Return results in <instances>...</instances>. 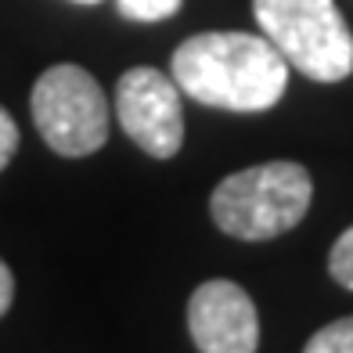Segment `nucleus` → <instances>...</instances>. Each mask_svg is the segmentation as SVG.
I'll return each instance as SVG.
<instances>
[{"label":"nucleus","mask_w":353,"mask_h":353,"mask_svg":"<svg viewBox=\"0 0 353 353\" xmlns=\"http://www.w3.org/2000/svg\"><path fill=\"white\" fill-rule=\"evenodd\" d=\"M173 83L223 112H267L288 87V61L267 37L199 33L173 51Z\"/></svg>","instance_id":"f257e3e1"},{"label":"nucleus","mask_w":353,"mask_h":353,"mask_svg":"<svg viewBox=\"0 0 353 353\" xmlns=\"http://www.w3.org/2000/svg\"><path fill=\"white\" fill-rule=\"evenodd\" d=\"M314 199V181L299 163H260L238 170L213 188L210 213L216 228L242 242H267L307 216Z\"/></svg>","instance_id":"f03ea898"},{"label":"nucleus","mask_w":353,"mask_h":353,"mask_svg":"<svg viewBox=\"0 0 353 353\" xmlns=\"http://www.w3.org/2000/svg\"><path fill=\"white\" fill-rule=\"evenodd\" d=\"M252 14L288 69L317 83L353 72V37L335 0H252Z\"/></svg>","instance_id":"7ed1b4c3"},{"label":"nucleus","mask_w":353,"mask_h":353,"mask_svg":"<svg viewBox=\"0 0 353 353\" xmlns=\"http://www.w3.org/2000/svg\"><path fill=\"white\" fill-rule=\"evenodd\" d=\"M33 123L47 148L69 159L94 155L108 141V101L87 69L51 65L33 83Z\"/></svg>","instance_id":"20e7f679"},{"label":"nucleus","mask_w":353,"mask_h":353,"mask_svg":"<svg viewBox=\"0 0 353 353\" xmlns=\"http://www.w3.org/2000/svg\"><path fill=\"white\" fill-rule=\"evenodd\" d=\"M116 116L123 134L141 152L155 159H173L184 144L181 87L159 69H126L116 83Z\"/></svg>","instance_id":"39448f33"},{"label":"nucleus","mask_w":353,"mask_h":353,"mask_svg":"<svg viewBox=\"0 0 353 353\" xmlns=\"http://www.w3.org/2000/svg\"><path fill=\"white\" fill-rule=\"evenodd\" d=\"M188 332L199 353H256L260 314L242 285L228 278H210L191 292Z\"/></svg>","instance_id":"423d86ee"},{"label":"nucleus","mask_w":353,"mask_h":353,"mask_svg":"<svg viewBox=\"0 0 353 353\" xmlns=\"http://www.w3.org/2000/svg\"><path fill=\"white\" fill-rule=\"evenodd\" d=\"M303 353H353V314L314 332Z\"/></svg>","instance_id":"0eeeda50"},{"label":"nucleus","mask_w":353,"mask_h":353,"mask_svg":"<svg viewBox=\"0 0 353 353\" xmlns=\"http://www.w3.org/2000/svg\"><path fill=\"white\" fill-rule=\"evenodd\" d=\"M328 274L353 292V228H346L328 252Z\"/></svg>","instance_id":"6e6552de"},{"label":"nucleus","mask_w":353,"mask_h":353,"mask_svg":"<svg viewBox=\"0 0 353 353\" xmlns=\"http://www.w3.org/2000/svg\"><path fill=\"white\" fill-rule=\"evenodd\" d=\"M119 11L134 22H163L181 11V0H119Z\"/></svg>","instance_id":"1a4fd4ad"},{"label":"nucleus","mask_w":353,"mask_h":353,"mask_svg":"<svg viewBox=\"0 0 353 353\" xmlns=\"http://www.w3.org/2000/svg\"><path fill=\"white\" fill-rule=\"evenodd\" d=\"M14 152H19V126H14L11 112L0 105V170L14 159Z\"/></svg>","instance_id":"9d476101"},{"label":"nucleus","mask_w":353,"mask_h":353,"mask_svg":"<svg viewBox=\"0 0 353 353\" xmlns=\"http://www.w3.org/2000/svg\"><path fill=\"white\" fill-rule=\"evenodd\" d=\"M11 303H14V274H11V267L0 260V317L11 310Z\"/></svg>","instance_id":"9b49d317"},{"label":"nucleus","mask_w":353,"mask_h":353,"mask_svg":"<svg viewBox=\"0 0 353 353\" xmlns=\"http://www.w3.org/2000/svg\"><path fill=\"white\" fill-rule=\"evenodd\" d=\"M76 4H98V0H76Z\"/></svg>","instance_id":"f8f14e48"}]
</instances>
